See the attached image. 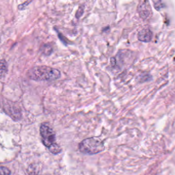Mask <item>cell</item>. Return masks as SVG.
<instances>
[{
	"instance_id": "cell-9",
	"label": "cell",
	"mask_w": 175,
	"mask_h": 175,
	"mask_svg": "<svg viewBox=\"0 0 175 175\" xmlns=\"http://www.w3.org/2000/svg\"><path fill=\"white\" fill-rule=\"evenodd\" d=\"M1 175H10V170L6 167L1 166Z\"/></svg>"
},
{
	"instance_id": "cell-4",
	"label": "cell",
	"mask_w": 175,
	"mask_h": 175,
	"mask_svg": "<svg viewBox=\"0 0 175 175\" xmlns=\"http://www.w3.org/2000/svg\"><path fill=\"white\" fill-rule=\"evenodd\" d=\"M138 12L140 16L144 20L148 19L152 13V9L148 1H140L138 7Z\"/></svg>"
},
{
	"instance_id": "cell-1",
	"label": "cell",
	"mask_w": 175,
	"mask_h": 175,
	"mask_svg": "<svg viewBox=\"0 0 175 175\" xmlns=\"http://www.w3.org/2000/svg\"><path fill=\"white\" fill-rule=\"evenodd\" d=\"M27 76L29 79L35 81H51L59 79L61 73L56 68L41 65L31 68L27 72Z\"/></svg>"
},
{
	"instance_id": "cell-12",
	"label": "cell",
	"mask_w": 175,
	"mask_h": 175,
	"mask_svg": "<svg viewBox=\"0 0 175 175\" xmlns=\"http://www.w3.org/2000/svg\"><path fill=\"white\" fill-rule=\"evenodd\" d=\"M58 36H59V39L61 40V41L63 43H64V44L67 45L68 44V43H70L69 41H67L66 39H65L64 36H63L62 34L59 33V34H58Z\"/></svg>"
},
{
	"instance_id": "cell-13",
	"label": "cell",
	"mask_w": 175,
	"mask_h": 175,
	"mask_svg": "<svg viewBox=\"0 0 175 175\" xmlns=\"http://www.w3.org/2000/svg\"><path fill=\"white\" fill-rule=\"evenodd\" d=\"M111 64L112 65H114L116 64V59H114V58H111Z\"/></svg>"
},
{
	"instance_id": "cell-5",
	"label": "cell",
	"mask_w": 175,
	"mask_h": 175,
	"mask_svg": "<svg viewBox=\"0 0 175 175\" xmlns=\"http://www.w3.org/2000/svg\"><path fill=\"white\" fill-rule=\"evenodd\" d=\"M153 32L149 29H143L140 31L138 34V38L139 41L143 42H150L153 38Z\"/></svg>"
},
{
	"instance_id": "cell-10",
	"label": "cell",
	"mask_w": 175,
	"mask_h": 175,
	"mask_svg": "<svg viewBox=\"0 0 175 175\" xmlns=\"http://www.w3.org/2000/svg\"><path fill=\"white\" fill-rule=\"evenodd\" d=\"M32 2V1H26L23 3L21 4H20V5L18 6V9H19V10H21L25 9V8L27 7V6L29 5V4Z\"/></svg>"
},
{
	"instance_id": "cell-11",
	"label": "cell",
	"mask_w": 175,
	"mask_h": 175,
	"mask_svg": "<svg viewBox=\"0 0 175 175\" xmlns=\"http://www.w3.org/2000/svg\"><path fill=\"white\" fill-rule=\"evenodd\" d=\"M154 6L156 9L158 10H159L160 9H161V8L163 7V3L161 1H158L154 2Z\"/></svg>"
},
{
	"instance_id": "cell-3",
	"label": "cell",
	"mask_w": 175,
	"mask_h": 175,
	"mask_svg": "<svg viewBox=\"0 0 175 175\" xmlns=\"http://www.w3.org/2000/svg\"><path fill=\"white\" fill-rule=\"evenodd\" d=\"M40 134L43 144L49 150L57 144L55 142V134L53 129L46 123L42 124L40 127Z\"/></svg>"
},
{
	"instance_id": "cell-2",
	"label": "cell",
	"mask_w": 175,
	"mask_h": 175,
	"mask_svg": "<svg viewBox=\"0 0 175 175\" xmlns=\"http://www.w3.org/2000/svg\"><path fill=\"white\" fill-rule=\"evenodd\" d=\"M79 150L84 154H98L103 150V143L98 138H89L84 139L80 143Z\"/></svg>"
},
{
	"instance_id": "cell-7",
	"label": "cell",
	"mask_w": 175,
	"mask_h": 175,
	"mask_svg": "<svg viewBox=\"0 0 175 175\" xmlns=\"http://www.w3.org/2000/svg\"><path fill=\"white\" fill-rule=\"evenodd\" d=\"M8 72V64L5 59L1 60V77H5Z\"/></svg>"
},
{
	"instance_id": "cell-8",
	"label": "cell",
	"mask_w": 175,
	"mask_h": 175,
	"mask_svg": "<svg viewBox=\"0 0 175 175\" xmlns=\"http://www.w3.org/2000/svg\"><path fill=\"white\" fill-rule=\"evenodd\" d=\"M84 7L82 6L79 7L78 9L77 10V12L76 13V18L79 19L82 16L83 14L84 13Z\"/></svg>"
},
{
	"instance_id": "cell-6",
	"label": "cell",
	"mask_w": 175,
	"mask_h": 175,
	"mask_svg": "<svg viewBox=\"0 0 175 175\" xmlns=\"http://www.w3.org/2000/svg\"><path fill=\"white\" fill-rule=\"evenodd\" d=\"M42 54L46 56H49L52 53L53 48L49 44H45L43 45L41 48Z\"/></svg>"
}]
</instances>
